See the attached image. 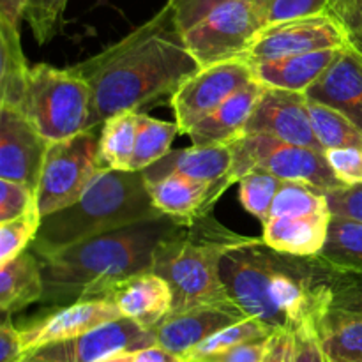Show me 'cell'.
<instances>
[{"instance_id": "6da1fadb", "label": "cell", "mask_w": 362, "mask_h": 362, "mask_svg": "<svg viewBox=\"0 0 362 362\" xmlns=\"http://www.w3.org/2000/svg\"><path fill=\"white\" fill-rule=\"evenodd\" d=\"M92 90L90 129L119 112H140L159 98H172L197 73L168 2L120 41L73 66Z\"/></svg>"}, {"instance_id": "7a4b0ae2", "label": "cell", "mask_w": 362, "mask_h": 362, "mask_svg": "<svg viewBox=\"0 0 362 362\" xmlns=\"http://www.w3.org/2000/svg\"><path fill=\"white\" fill-rule=\"evenodd\" d=\"M331 272L322 258L279 253L255 237L219 265L232 303L274 332L317 324L331 306Z\"/></svg>"}, {"instance_id": "3957f363", "label": "cell", "mask_w": 362, "mask_h": 362, "mask_svg": "<svg viewBox=\"0 0 362 362\" xmlns=\"http://www.w3.org/2000/svg\"><path fill=\"white\" fill-rule=\"evenodd\" d=\"M179 225L170 216H161L37 257L45 283L41 303L59 308L78 300L108 299L119 283L152 271L159 244Z\"/></svg>"}, {"instance_id": "277c9868", "label": "cell", "mask_w": 362, "mask_h": 362, "mask_svg": "<svg viewBox=\"0 0 362 362\" xmlns=\"http://www.w3.org/2000/svg\"><path fill=\"white\" fill-rule=\"evenodd\" d=\"M161 216L165 214L152 202L144 172L101 168L78 202L42 218L30 251L45 257L80 240Z\"/></svg>"}, {"instance_id": "5b68a950", "label": "cell", "mask_w": 362, "mask_h": 362, "mask_svg": "<svg viewBox=\"0 0 362 362\" xmlns=\"http://www.w3.org/2000/svg\"><path fill=\"white\" fill-rule=\"evenodd\" d=\"M251 239L253 237L226 228L212 212L191 225H179L170 233L156 251L152 271L163 276L172 288V313L212 304H232L219 265L230 250Z\"/></svg>"}, {"instance_id": "8992f818", "label": "cell", "mask_w": 362, "mask_h": 362, "mask_svg": "<svg viewBox=\"0 0 362 362\" xmlns=\"http://www.w3.org/2000/svg\"><path fill=\"white\" fill-rule=\"evenodd\" d=\"M20 112L46 140H66L90 129L92 90L73 67L35 64Z\"/></svg>"}, {"instance_id": "52a82bcc", "label": "cell", "mask_w": 362, "mask_h": 362, "mask_svg": "<svg viewBox=\"0 0 362 362\" xmlns=\"http://www.w3.org/2000/svg\"><path fill=\"white\" fill-rule=\"evenodd\" d=\"M251 172H267L281 180L310 184L325 193L345 186L332 172L325 152L262 134H244L233 141V163L228 175L211 186V209L232 184Z\"/></svg>"}, {"instance_id": "ba28073f", "label": "cell", "mask_w": 362, "mask_h": 362, "mask_svg": "<svg viewBox=\"0 0 362 362\" xmlns=\"http://www.w3.org/2000/svg\"><path fill=\"white\" fill-rule=\"evenodd\" d=\"M265 27L262 0H225L182 32L198 67L244 59Z\"/></svg>"}, {"instance_id": "9c48e42d", "label": "cell", "mask_w": 362, "mask_h": 362, "mask_svg": "<svg viewBox=\"0 0 362 362\" xmlns=\"http://www.w3.org/2000/svg\"><path fill=\"white\" fill-rule=\"evenodd\" d=\"M101 168L98 127L52 141L37 186V209L42 218L78 202Z\"/></svg>"}, {"instance_id": "30bf717a", "label": "cell", "mask_w": 362, "mask_h": 362, "mask_svg": "<svg viewBox=\"0 0 362 362\" xmlns=\"http://www.w3.org/2000/svg\"><path fill=\"white\" fill-rule=\"evenodd\" d=\"M253 80V67L244 59L200 67L197 73L184 80L170 98L180 134L189 133L198 122L219 108L230 95Z\"/></svg>"}, {"instance_id": "8fae6325", "label": "cell", "mask_w": 362, "mask_h": 362, "mask_svg": "<svg viewBox=\"0 0 362 362\" xmlns=\"http://www.w3.org/2000/svg\"><path fill=\"white\" fill-rule=\"evenodd\" d=\"M346 46L345 32L329 13L264 27L255 37L244 60L255 64L300 53Z\"/></svg>"}, {"instance_id": "7c38bea8", "label": "cell", "mask_w": 362, "mask_h": 362, "mask_svg": "<svg viewBox=\"0 0 362 362\" xmlns=\"http://www.w3.org/2000/svg\"><path fill=\"white\" fill-rule=\"evenodd\" d=\"M244 134H262L325 152L313 129L304 92L265 87L244 127Z\"/></svg>"}, {"instance_id": "4fadbf2b", "label": "cell", "mask_w": 362, "mask_h": 362, "mask_svg": "<svg viewBox=\"0 0 362 362\" xmlns=\"http://www.w3.org/2000/svg\"><path fill=\"white\" fill-rule=\"evenodd\" d=\"M49 144L20 110L0 105V179L21 182L37 193Z\"/></svg>"}, {"instance_id": "5bb4252c", "label": "cell", "mask_w": 362, "mask_h": 362, "mask_svg": "<svg viewBox=\"0 0 362 362\" xmlns=\"http://www.w3.org/2000/svg\"><path fill=\"white\" fill-rule=\"evenodd\" d=\"M152 345H156V329H147L131 318L120 317L69 341L53 343L37 350L69 362H98L117 354L140 352Z\"/></svg>"}, {"instance_id": "9a60e30c", "label": "cell", "mask_w": 362, "mask_h": 362, "mask_svg": "<svg viewBox=\"0 0 362 362\" xmlns=\"http://www.w3.org/2000/svg\"><path fill=\"white\" fill-rule=\"evenodd\" d=\"M120 317L122 313L110 299H87L59 306L53 313L20 327L25 356L53 343L69 341Z\"/></svg>"}, {"instance_id": "2e32d148", "label": "cell", "mask_w": 362, "mask_h": 362, "mask_svg": "<svg viewBox=\"0 0 362 362\" xmlns=\"http://www.w3.org/2000/svg\"><path fill=\"white\" fill-rule=\"evenodd\" d=\"M244 318H247V315L233 303L170 313L156 327V345L186 357L212 334Z\"/></svg>"}, {"instance_id": "e0dca14e", "label": "cell", "mask_w": 362, "mask_h": 362, "mask_svg": "<svg viewBox=\"0 0 362 362\" xmlns=\"http://www.w3.org/2000/svg\"><path fill=\"white\" fill-rule=\"evenodd\" d=\"M108 299L122 317L147 329H156L173 310V293L168 281L154 271L131 276L110 292Z\"/></svg>"}, {"instance_id": "ac0fdd59", "label": "cell", "mask_w": 362, "mask_h": 362, "mask_svg": "<svg viewBox=\"0 0 362 362\" xmlns=\"http://www.w3.org/2000/svg\"><path fill=\"white\" fill-rule=\"evenodd\" d=\"M233 163V141L225 145H191L170 151L165 158L144 170L147 180L166 175H184L189 179L216 184L228 175Z\"/></svg>"}, {"instance_id": "d6986e66", "label": "cell", "mask_w": 362, "mask_h": 362, "mask_svg": "<svg viewBox=\"0 0 362 362\" xmlns=\"http://www.w3.org/2000/svg\"><path fill=\"white\" fill-rule=\"evenodd\" d=\"M264 90L265 85L257 78L239 88L187 133L191 145H225L243 136L244 127Z\"/></svg>"}, {"instance_id": "ffe728a7", "label": "cell", "mask_w": 362, "mask_h": 362, "mask_svg": "<svg viewBox=\"0 0 362 362\" xmlns=\"http://www.w3.org/2000/svg\"><path fill=\"white\" fill-rule=\"evenodd\" d=\"M332 212L279 216L264 223V243L279 253L293 257H318L329 237Z\"/></svg>"}, {"instance_id": "44dd1931", "label": "cell", "mask_w": 362, "mask_h": 362, "mask_svg": "<svg viewBox=\"0 0 362 362\" xmlns=\"http://www.w3.org/2000/svg\"><path fill=\"white\" fill-rule=\"evenodd\" d=\"M306 95L343 113L362 112V57L349 45L339 48L329 69Z\"/></svg>"}, {"instance_id": "7402d4cb", "label": "cell", "mask_w": 362, "mask_h": 362, "mask_svg": "<svg viewBox=\"0 0 362 362\" xmlns=\"http://www.w3.org/2000/svg\"><path fill=\"white\" fill-rule=\"evenodd\" d=\"M338 52L339 48L300 53V55H290L255 64L251 67H253L255 78L262 81L265 87L306 94L317 83L318 78L329 69Z\"/></svg>"}, {"instance_id": "603a6c76", "label": "cell", "mask_w": 362, "mask_h": 362, "mask_svg": "<svg viewBox=\"0 0 362 362\" xmlns=\"http://www.w3.org/2000/svg\"><path fill=\"white\" fill-rule=\"evenodd\" d=\"M211 182L184 175H166L158 180H147L148 193L156 207L161 214L170 216L180 225H191L202 216L211 214Z\"/></svg>"}, {"instance_id": "cb8c5ba5", "label": "cell", "mask_w": 362, "mask_h": 362, "mask_svg": "<svg viewBox=\"0 0 362 362\" xmlns=\"http://www.w3.org/2000/svg\"><path fill=\"white\" fill-rule=\"evenodd\" d=\"M45 283L39 258L30 250L0 264V310L13 315L42 300Z\"/></svg>"}, {"instance_id": "d4e9b609", "label": "cell", "mask_w": 362, "mask_h": 362, "mask_svg": "<svg viewBox=\"0 0 362 362\" xmlns=\"http://www.w3.org/2000/svg\"><path fill=\"white\" fill-rule=\"evenodd\" d=\"M329 362H362V318L329 308L315 324Z\"/></svg>"}, {"instance_id": "484cf974", "label": "cell", "mask_w": 362, "mask_h": 362, "mask_svg": "<svg viewBox=\"0 0 362 362\" xmlns=\"http://www.w3.org/2000/svg\"><path fill=\"white\" fill-rule=\"evenodd\" d=\"M28 66L20 42V28L0 23V105L20 110Z\"/></svg>"}, {"instance_id": "4316f807", "label": "cell", "mask_w": 362, "mask_h": 362, "mask_svg": "<svg viewBox=\"0 0 362 362\" xmlns=\"http://www.w3.org/2000/svg\"><path fill=\"white\" fill-rule=\"evenodd\" d=\"M138 112L126 110L106 119L99 133V156L103 168L131 170L136 145Z\"/></svg>"}, {"instance_id": "83f0119b", "label": "cell", "mask_w": 362, "mask_h": 362, "mask_svg": "<svg viewBox=\"0 0 362 362\" xmlns=\"http://www.w3.org/2000/svg\"><path fill=\"white\" fill-rule=\"evenodd\" d=\"M318 258L336 271H362V223L332 216L327 243Z\"/></svg>"}, {"instance_id": "f1b7e54d", "label": "cell", "mask_w": 362, "mask_h": 362, "mask_svg": "<svg viewBox=\"0 0 362 362\" xmlns=\"http://www.w3.org/2000/svg\"><path fill=\"white\" fill-rule=\"evenodd\" d=\"M177 134H180L177 122H166L138 112L136 145L131 161V172H144L156 161L165 158Z\"/></svg>"}, {"instance_id": "f546056e", "label": "cell", "mask_w": 362, "mask_h": 362, "mask_svg": "<svg viewBox=\"0 0 362 362\" xmlns=\"http://www.w3.org/2000/svg\"><path fill=\"white\" fill-rule=\"evenodd\" d=\"M311 122L324 151L339 147L362 148V131L346 113L308 98Z\"/></svg>"}, {"instance_id": "4dcf8cb0", "label": "cell", "mask_w": 362, "mask_h": 362, "mask_svg": "<svg viewBox=\"0 0 362 362\" xmlns=\"http://www.w3.org/2000/svg\"><path fill=\"white\" fill-rule=\"evenodd\" d=\"M324 211H331L325 191L310 186V184L283 180L281 187L274 198V204H272L271 218L303 216Z\"/></svg>"}, {"instance_id": "1f68e13d", "label": "cell", "mask_w": 362, "mask_h": 362, "mask_svg": "<svg viewBox=\"0 0 362 362\" xmlns=\"http://www.w3.org/2000/svg\"><path fill=\"white\" fill-rule=\"evenodd\" d=\"M274 334V331L267 327L265 324H262L257 318H244V320L235 322V324L228 325V327L221 329L216 334H212L211 338L205 339L204 343L197 346L194 350H191L186 356L187 361H197V359H205V357L216 356V354H221L225 350H230L232 346L240 345L244 341H250V339L264 338V336Z\"/></svg>"}, {"instance_id": "d6a6232c", "label": "cell", "mask_w": 362, "mask_h": 362, "mask_svg": "<svg viewBox=\"0 0 362 362\" xmlns=\"http://www.w3.org/2000/svg\"><path fill=\"white\" fill-rule=\"evenodd\" d=\"M283 180L267 172L246 173L239 180V200L251 216L264 223L271 219L272 204Z\"/></svg>"}, {"instance_id": "836d02e7", "label": "cell", "mask_w": 362, "mask_h": 362, "mask_svg": "<svg viewBox=\"0 0 362 362\" xmlns=\"http://www.w3.org/2000/svg\"><path fill=\"white\" fill-rule=\"evenodd\" d=\"M41 221L42 214L37 205H34L20 218L0 223V264L30 250L32 243L37 237Z\"/></svg>"}, {"instance_id": "e575fe53", "label": "cell", "mask_w": 362, "mask_h": 362, "mask_svg": "<svg viewBox=\"0 0 362 362\" xmlns=\"http://www.w3.org/2000/svg\"><path fill=\"white\" fill-rule=\"evenodd\" d=\"M67 2L69 0H27L23 20L39 46L49 42L60 32Z\"/></svg>"}, {"instance_id": "d590c367", "label": "cell", "mask_w": 362, "mask_h": 362, "mask_svg": "<svg viewBox=\"0 0 362 362\" xmlns=\"http://www.w3.org/2000/svg\"><path fill=\"white\" fill-rule=\"evenodd\" d=\"M332 269V267H331ZM362 318V271L331 272V306Z\"/></svg>"}, {"instance_id": "8d00e7d4", "label": "cell", "mask_w": 362, "mask_h": 362, "mask_svg": "<svg viewBox=\"0 0 362 362\" xmlns=\"http://www.w3.org/2000/svg\"><path fill=\"white\" fill-rule=\"evenodd\" d=\"M331 0H262L265 27L327 13Z\"/></svg>"}, {"instance_id": "74e56055", "label": "cell", "mask_w": 362, "mask_h": 362, "mask_svg": "<svg viewBox=\"0 0 362 362\" xmlns=\"http://www.w3.org/2000/svg\"><path fill=\"white\" fill-rule=\"evenodd\" d=\"M37 205V193L21 182L0 179V223L11 221Z\"/></svg>"}, {"instance_id": "f35d334b", "label": "cell", "mask_w": 362, "mask_h": 362, "mask_svg": "<svg viewBox=\"0 0 362 362\" xmlns=\"http://www.w3.org/2000/svg\"><path fill=\"white\" fill-rule=\"evenodd\" d=\"M327 13L341 25L346 45L362 57V0H331Z\"/></svg>"}, {"instance_id": "ab89813d", "label": "cell", "mask_w": 362, "mask_h": 362, "mask_svg": "<svg viewBox=\"0 0 362 362\" xmlns=\"http://www.w3.org/2000/svg\"><path fill=\"white\" fill-rule=\"evenodd\" d=\"M329 165L345 186L362 184V148L339 147L325 151Z\"/></svg>"}, {"instance_id": "60d3db41", "label": "cell", "mask_w": 362, "mask_h": 362, "mask_svg": "<svg viewBox=\"0 0 362 362\" xmlns=\"http://www.w3.org/2000/svg\"><path fill=\"white\" fill-rule=\"evenodd\" d=\"M327 200L332 216H341L362 223V184L327 191Z\"/></svg>"}, {"instance_id": "b9f144b4", "label": "cell", "mask_w": 362, "mask_h": 362, "mask_svg": "<svg viewBox=\"0 0 362 362\" xmlns=\"http://www.w3.org/2000/svg\"><path fill=\"white\" fill-rule=\"evenodd\" d=\"M292 362H329L315 324H306L296 331Z\"/></svg>"}, {"instance_id": "7bdbcfd3", "label": "cell", "mask_w": 362, "mask_h": 362, "mask_svg": "<svg viewBox=\"0 0 362 362\" xmlns=\"http://www.w3.org/2000/svg\"><path fill=\"white\" fill-rule=\"evenodd\" d=\"M271 339L272 334L250 339V341H244L240 345L232 346L230 350H225V352L205 357V359L211 362H264L269 346H271Z\"/></svg>"}, {"instance_id": "ee69618b", "label": "cell", "mask_w": 362, "mask_h": 362, "mask_svg": "<svg viewBox=\"0 0 362 362\" xmlns=\"http://www.w3.org/2000/svg\"><path fill=\"white\" fill-rule=\"evenodd\" d=\"M172 6L175 13L177 25L180 30L193 27L197 21H200L205 14L211 13L216 6H219L225 0H166Z\"/></svg>"}, {"instance_id": "f6af8a7d", "label": "cell", "mask_w": 362, "mask_h": 362, "mask_svg": "<svg viewBox=\"0 0 362 362\" xmlns=\"http://www.w3.org/2000/svg\"><path fill=\"white\" fill-rule=\"evenodd\" d=\"M25 357L20 329L14 327L11 315H4L0 325V362H20Z\"/></svg>"}, {"instance_id": "bcb514c9", "label": "cell", "mask_w": 362, "mask_h": 362, "mask_svg": "<svg viewBox=\"0 0 362 362\" xmlns=\"http://www.w3.org/2000/svg\"><path fill=\"white\" fill-rule=\"evenodd\" d=\"M293 338H296L293 331H276L264 362H292Z\"/></svg>"}, {"instance_id": "7dc6e473", "label": "cell", "mask_w": 362, "mask_h": 362, "mask_svg": "<svg viewBox=\"0 0 362 362\" xmlns=\"http://www.w3.org/2000/svg\"><path fill=\"white\" fill-rule=\"evenodd\" d=\"M27 0H0V23L20 28Z\"/></svg>"}, {"instance_id": "c3c4849f", "label": "cell", "mask_w": 362, "mask_h": 362, "mask_svg": "<svg viewBox=\"0 0 362 362\" xmlns=\"http://www.w3.org/2000/svg\"><path fill=\"white\" fill-rule=\"evenodd\" d=\"M134 362H187V359L184 356L163 349V346L152 345L136 352V361Z\"/></svg>"}, {"instance_id": "681fc988", "label": "cell", "mask_w": 362, "mask_h": 362, "mask_svg": "<svg viewBox=\"0 0 362 362\" xmlns=\"http://www.w3.org/2000/svg\"><path fill=\"white\" fill-rule=\"evenodd\" d=\"M20 362H69V361H64L55 356H49V354H46L45 350H32V352H28Z\"/></svg>"}, {"instance_id": "f907efd6", "label": "cell", "mask_w": 362, "mask_h": 362, "mask_svg": "<svg viewBox=\"0 0 362 362\" xmlns=\"http://www.w3.org/2000/svg\"><path fill=\"white\" fill-rule=\"evenodd\" d=\"M136 361V352H124L117 354V356L106 357V359L98 361V362H134Z\"/></svg>"}, {"instance_id": "816d5d0a", "label": "cell", "mask_w": 362, "mask_h": 362, "mask_svg": "<svg viewBox=\"0 0 362 362\" xmlns=\"http://www.w3.org/2000/svg\"><path fill=\"white\" fill-rule=\"evenodd\" d=\"M346 115H349L350 119H352V122L362 131V112H352V113H346Z\"/></svg>"}, {"instance_id": "f5cc1de1", "label": "cell", "mask_w": 362, "mask_h": 362, "mask_svg": "<svg viewBox=\"0 0 362 362\" xmlns=\"http://www.w3.org/2000/svg\"><path fill=\"white\" fill-rule=\"evenodd\" d=\"M187 362H211V361H207V359H197V361H187Z\"/></svg>"}]
</instances>
